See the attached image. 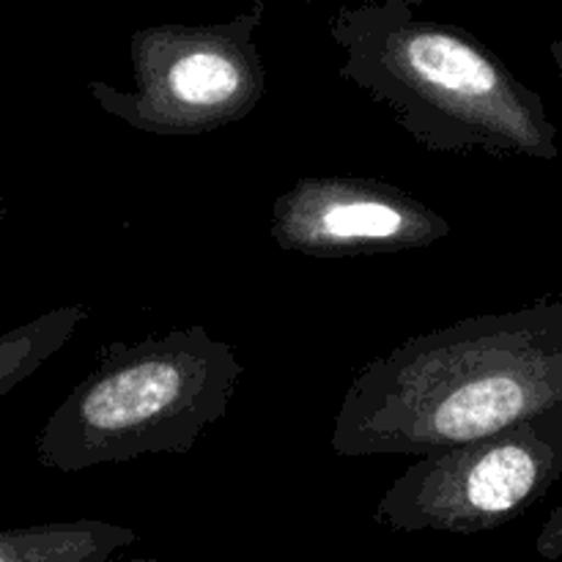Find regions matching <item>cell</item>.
<instances>
[{
	"label": "cell",
	"mask_w": 562,
	"mask_h": 562,
	"mask_svg": "<svg viewBox=\"0 0 562 562\" xmlns=\"http://www.w3.org/2000/svg\"><path fill=\"white\" fill-rule=\"evenodd\" d=\"M562 409V296L464 318L368 362L344 395L338 456H423Z\"/></svg>",
	"instance_id": "obj_1"
},
{
	"label": "cell",
	"mask_w": 562,
	"mask_h": 562,
	"mask_svg": "<svg viewBox=\"0 0 562 562\" xmlns=\"http://www.w3.org/2000/svg\"><path fill=\"white\" fill-rule=\"evenodd\" d=\"M340 77L393 110L439 154L558 159V126L536 88L470 31L417 14V0H362L329 20Z\"/></svg>",
	"instance_id": "obj_2"
},
{
	"label": "cell",
	"mask_w": 562,
	"mask_h": 562,
	"mask_svg": "<svg viewBox=\"0 0 562 562\" xmlns=\"http://www.w3.org/2000/svg\"><path fill=\"white\" fill-rule=\"evenodd\" d=\"M236 349L203 324L102 346L93 371L47 417L38 464L82 472L143 456H187L223 420L241 376Z\"/></svg>",
	"instance_id": "obj_3"
},
{
	"label": "cell",
	"mask_w": 562,
	"mask_h": 562,
	"mask_svg": "<svg viewBox=\"0 0 562 562\" xmlns=\"http://www.w3.org/2000/svg\"><path fill=\"white\" fill-rule=\"evenodd\" d=\"M267 3L228 22L148 25L130 36L135 91L88 82L93 102L132 130L190 137L247 119L267 93V69L256 47Z\"/></svg>",
	"instance_id": "obj_4"
},
{
	"label": "cell",
	"mask_w": 562,
	"mask_h": 562,
	"mask_svg": "<svg viewBox=\"0 0 562 562\" xmlns=\"http://www.w3.org/2000/svg\"><path fill=\"white\" fill-rule=\"evenodd\" d=\"M562 477V409L423 453L390 483L373 521L393 532L477 536L547 497Z\"/></svg>",
	"instance_id": "obj_5"
},
{
	"label": "cell",
	"mask_w": 562,
	"mask_h": 562,
	"mask_svg": "<svg viewBox=\"0 0 562 562\" xmlns=\"http://www.w3.org/2000/svg\"><path fill=\"white\" fill-rule=\"evenodd\" d=\"M272 239L311 258H366L423 250L450 234V223L401 187L360 176H305L278 195Z\"/></svg>",
	"instance_id": "obj_6"
},
{
	"label": "cell",
	"mask_w": 562,
	"mask_h": 562,
	"mask_svg": "<svg viewBox=\"0 0 562 562\" xmlns=\"http://www.w3.org/2000/svg\"><path fill=\"white\" fill-rule=\"evenodd\" d=\"M132 543L137 532L110 521H49L0 530V562H108Z\"/></svg>",
	"instance_id": "obj_7"
},
{
	"label": "cell",
	"mask_w": 562,
	"mask_h": 562,
	"mask_svg": "<svg viewBox=\"0 0 562 562\" xmlns=\"http://www.w3.org/2000/svg\"><path fill=\"white\" fill-rule=\"evenodd\" d=\"M86 318V305H60L0 335V398L58 355Z\"/></svg>",
	"instance_id": "obj_8"
},
{
	"label": "cell",
	"mask_w": 562,
	"mask_h": 562,
	"mask_svg": "<svg viewBox=\"0 0 562 562\" xmlns=\"http://www.w3.org/2000/svg\"><path fill=\"white\" fill-rule=\"evenodd\" d=\"M538 554L543 560H558L562 558V505L552 510V516L547 519V525L541 527L536 541Z\"/></svg>",
	"instance_id": "obj_9"
},
{
	"label": "cell",
	"mask_w": 562,
	"mask_h": 562,
	"mask_svg": "<svg viewBox=\"0 0 562 562\" xmlns=\"http://www.w3.org/2000/svg\"><path fill=\"white\" fill-rule=\"evenodd\" d=\"M549 53H552L554 66H558V71L562 75V38H554V42L549 44Z\"/></svg>",
	"instance_id": "obj_10"
},
{
	"label": "cell",
	"mask_w": 562,
	"mask_h": 562,
	"mask_svg": "<svg viewBox=\"0 0 562 562\" xmlns=\"http://www.w3.org/2000/svg\"><path fill=\"white\" fill-rule=\"evenodd\" d=\"M5 220V201H3V192H0V223Z\"/></svg>",
	"instance_id": "obj_11"
},
{
	"label": "cell",
	"mask_w": 562,
	"mask_h": 562,
	"mask_svg": "<svg viewBox=\"0 0 562 562\" xmlns=\"http://www.w3.org/2000/svg\"><path fill=\"white\" fill-rule=\"evenodd\" d=\"M124 562H159V560H154V558H130V560H124Z\"/></svg>",
	"instance_id": "obj_12"
}]
</instances>
